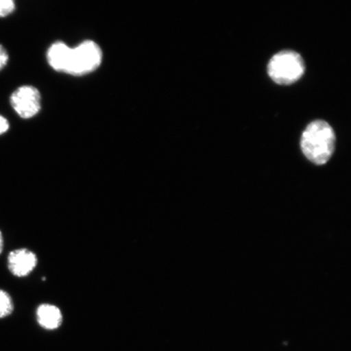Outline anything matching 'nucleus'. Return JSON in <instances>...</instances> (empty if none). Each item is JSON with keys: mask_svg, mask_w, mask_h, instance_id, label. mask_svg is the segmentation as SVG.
Masks as SVG:
<instances>
[{"mask_svg": "<svg viewBox=\"0 0 351 351\" xmlns=\"http://www.w3.org/2000/svg\"><path fill=\"white\" fill-rule=\"evenodd\" d=\"M41 95L37 88L22 86L11 95L10 104L20 117L29 119L37 116L41 110Z\"/></svg>", "mask_w": 351, "mask_h": 351, "instance_id": "obj_4", "label": "nucleus"}, {"mask_svg": "<svg viewBox=\"0 0 351 351\" xmlns=\"http://www.w3.org/2000/svg\"><path fill=\"white\" fill-rule=\"evenodd\" d=\"M7 265L8 270L16 278H25L36 269L38 257L27 248L16 249L8 254Z\"/></svg>", "mask_w": 351, "mask_h": 351, "instance_id": "obj_5", "label": "nucleus"}, {"mask_svg": "<svg viewBox=\"0 0 351 351\" xmlns=\"http://www.w3.org/2000/svg\"><path fill=\"white\" fill-rule=\"evenodd\" d=\"M14 10V0H0V17H6Z\"/></svg>", "mask_w": 351, "mask_h": 351, "instance_id": "obj_9", "label": "nucleus"}, {"mask_svg": "<svg viewBox=\"0 0 351 351\" xmlns=\"http://www.w3.org/2000/svg\"><path fill=\"white\" fill-rule=\"evenodd\" d=\"M8 54L2 45H0V70H2L8 64Z\"/></svg>", "mask_w": 351, "mask_h": 351, "instance_id": "obj_10", "label": "nucleus"}, {"mask_svg": "<svg viewBox=\"0 0 351 351\" xmlns=\"http://www.w3.org/2000/svg\"><path fill=\"white\" fill-rule=\"evenodd\" d=\"M37 320L40 326L48 330L58 328L62 323L63 317L58 307L51 304H42L36 311Z\"/></svg>", "mask_w": 351, "mask_h": 351, "instance_id": "obj_7", "label": "nucleus"}, {"mask_svg": "<svg viewBox=\"0 0 351 351\" xmlns=\"http://www.w3.org/2000/svg\"><path fill=\"white\" fill-rule=\"evenodd\" d=\"M13 311V302L10 293L0 289V319L11 315Z\"/></svg>", "mask_w": 351, "mask_h": 351, "instance_id": "obj_8", "label": "nucleus"}, {"mask_svg": "<svg viewBox=\"0 0 351 351\" xmlns=\"http://www.w3.org/2000/svg\"><path fill=\"white\" fill-rule=\"evenodd\" d=\"M10 122L6 119L5 117L0 115V135H3L10 130Z\"/></svg>", "mask_w": 351, "mask_h": 351, "instance_id": "obj_11", "label": "nucleus"}, {"mask_svg": "<svg viewBox=\"0 0 351 351\" xmlns=\"http://www.w3.org/2000/svg\"><path fill=\"white\" fill-rule=\"evenodd\" d=\"M103 60V52L97 43L86 40L72 48L68 74L81 77L95 71Z\"/></svg>", "mask_w": 351, "mask_h": 351, "instance_id": "obj_3", "label": "nucleus"}, {"mask_svg": "<svg viewBox=\"0 0 351 351\" xmlns=\"http://www.w3.org/2000/svg\"><path fill=\"white\" fill-rule=\"evenodd\" d=\"M305 62L300 54L293 51H282L273 56L267 65V73L279 85H291L305 73Z\"/></svg>", "mask_w": 351, "mask_h": 351, "instance_id": "obj_2", "label": "nucleus"}, {"mask_svg": "<svg viewBox=\"0 0 351 351\" xmlns=\"http://www.w3.org/2000/svg\"><path fill=\"white\" fill-rule=\"evenodd\" d=\"M336 136L330 125L314 121L304 131L301 148L306 159L317 165L326 164L335 150Z\"/></svg>", "mask_w": 351, "mask_h": 351, "instance_id": "obj_1", "label": "nucleus"}, {"mask_svg": "<svg viewBox=\"0 0 351 351\" xmlns=\"http://www.w3.org/2000/svg\"><path fill=\"white\" fill-rule=\"evenodd\" d=\"M72 47L63 42H56L47 51V62L57 72L67 73Z\"/></svg>", "mask_w": 351, "mask_h": 351, "instance_id": "obj_6", "label": "nucleus"}, {"mask_svg": "<svg viewBox=\"0 0 351 351\" xmlns=\"http://www.w3.org/2000/svg\"><path fill=\"white\" fill-rule=\"evenodd\" d=\"M3 248H4V239H3V232L1 230H0V254H1L3 253Z\"/></svg>", "mask_w": 351, "mask_h": 351, "instance_id": "obj_12", "label": "nucleus"}]
</instances>
